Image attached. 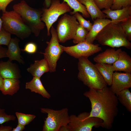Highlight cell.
I'll return each mask as SVG.
<instances>
[{
  "mask_svg": "<svg viewBox=\"0 0 131 131\" xmlns=\"http://www.w3.org/2000/svg\"><path fill=\"white\" fill-rule=\"evenodd\" d=\"M98 8L100 10L110 9L114 0H94Z\"/></svg>",
  "mask_w": 131,
  "mask_h": 131,
  "instance_id": "obj_32",
  "label": "cell"
},
{
  "mask_svg": "<svg viewBox=\"0 0 131 131\" xmlns=\"http://www.w3.org/2000/svg\"><path fill=\"white\" fill-rule=\"evenodd\" d=\"M66 2L70 7L73 9L71 11V15H73L75 13L78 12L81 13L82 16L85 18H89L90 16L87 12L85 6L78 0H63Z\"/></svg>",
  "mask_w": 131,
  "mask_h": 131,
  "instance_id": "obj_24",
  "label": "cell"
},
{
  "mask_svg": "<svg viewBox=\"0 0 131 131\" xmlns=\"http://www.w3.org/2000/svg\"><path fill=\"white\" fill-rule=\"evenodd\" d=\"M116 96L119 102L128 111L131 112V93L129 88L121 91Z\"/></svg>",
  "mask_w": 131,
  "mask_h": 131,
  "instance_id": "obj_25",
  "label": "cell"
},
{
  "mask_svg": "<svg viewBox=\"0 0 131 131\" xmlns=\"http://www.w3.org/2000/svg\"><path fill=\"white\" fill-rule=\"evenodd\" d=\"M14 0H0V10L5 12L8 5Z\"/></svg>",
  "mask_w": 131,
  "mask_h": 131,
  "instance_id": "obj_35",
  "label": "cell"
},
{
  "mask_svg": "<svg viewBox=\"0 0 131 131\" xmlns=\"http://www.w3.org/2000/svg\"><path fill=\"white\" fill-rule=\"evenodd\" d=\"M19 40L16 38H11L8 46L6 54L9 60H16L20 64H23L24 62L21 55V49L19 45Z\"/></svg>",
  "mask_w": 131,
  "mask_h": 131,
  "instance_id": "obj_18",
  "label": "cell"
},
{
  "mask_svg": "<svg viewBox=\"0 0 131 131\" xmlns=\"http://www.w3.org/2000/svg\"><path fill=\"white\" fill-rule=\"evenodd\" d=\"M0 75L3 79H19L21 77L20 70L16 65L8 60L0 62Z\"/></svg>",
  "mask_w": 131,
  "mask_h": 131,
  "instance_id": "obj_15",
  "label": "cell"
},
{
  "mask_svg": "<svg viewBox=\"0 0 131 131\" xmlns=\"http://www.w3.org/2000/svg\"><path fill=\"white\" fill-rule=\"evenodd\" d=\"M109 89L117 96L121 91L131 87V73L114 72Z\"/></svg>",
  "mask_w": 131,
  "mask_h": 131,
  "instance_id": "obj_12",
  "label": "cell"
},
{
  "mask_svg": "<svg viewBox=\"0 0 131 131\" xmlns=\"http://www.w3.org/2000/svg\"><path fill=\"white\" fill-rule=\"evenodd\" d=\"M107 85L110 86L114 71L110 64L96 63L95 64Z\"/></svg>",
  "mask_w": 131,
  "mask_h": 131,
  "instance_id": "obj_23",
  "label": "cell"
},
{
  "mask_svg": "<svg viewBox=\"0 0 131 131\" xmlns=\"http://www.w3.org/2000/svg\"><path fill=\"white\" fill-rule=\"evenodd\" d=\"M13 8L21 16L32 33L35 36H38L45 26L41 20L42 9L33 8L24 0L14 4Z\"/></svg>",
  "mask_w": 131,
  "mask_h": 131,
  "instance_id": "obj_4",
  "label": "cell"
},
{
  "mask_svg": "<svg viewBox=\"0 0 131 131\" xmlns=\"http://www.w3.org/2000/svg\"><path fill=\"white\" fill-rule=\"evenodd\" d=\"M25 128V126L18 123L16 127L13 128L12 131H22Z\"/></svg>",
  "mask_w": 131,
  "mask_h": 131,
  "instance_id": "obj_37",
  "label": "cell"
},
{
  "mask_svg": "<svg viewBox=\"0 0 131 131\" xmlns=\"http://www.w3.org/2000/svg\"><path fill=\"white\" fill-rule=\"evenodd\" d=\"M13 129L10 126H4L1 125L0 126V131H12Z\"/></svg>",
  "mask_w": 131,
  "mask_h": 131,
  "instance_id": "obj_38",
  "label": "cell"
},
{
  "mask_svg": "<svg viewBox=\"0 0 131 131\" xmlns=\"http://www.w3.org/2000/svg\"><path fill=\"white\" fill-rule=\"evenodd\" d=\"M112 22L111 20L107 19L96 18L94 20L93 24L89 31L85 41L93 43L98 33L106 25Z\"/></svg>",
  "mask_w": 131,
  "mask_h": 131,
  "instance_id": "obj_17",
  "label": "cell"
},
{
  "mask_svg": "<svg viewBox=\"0 0 131 131\" xmlns=\"http://www.w3.org/2000/svg\"><path fill=\"white\" fill-rule=\"evenodd\" d=\"M79 25L74 15L64 14L58 21L56 30L59 42L73 39Z\"/></svg>",
  "mask_w": 131,
  "mask_h": 131,
  "instance_id": "obj_10",
  "label": "cell"
},
{
  "mask_svg": "<svg viewBox=\"0 0 131 131\" xmlns=\"http://www.w3.org/2000/svg\"><path fill=\"white\" fill-rule=\"evenodd\" d=\"M42 113L47 114L44 121L43 131H58L66 128L70 122L67 108L55 110L48 108H42Z\"/></svg>",
  "mask_w": 131,
  "mask_h": 131,
  "instance_id": "obj_6",
  "label": "cell"
},
{
  "mask_svg": "<svg viewBox=\"0 0 131 131\" xmlns=\"http://www.w3.org/2000/svg\"><path fill=\"white\" fill-rule=\"evenodd\" d=\"M27 70L33 77L40 78L44 73L49 71V68L47 61L44 58L35 60Z\"/></svg>",
  "mask_w": 131,
  "mask_h": 131,
  "instance_id": "obj_19",
  "label": "cell"
},
{
  "mask_svg": "<svg viewBox=\"0 0 131 131\" xmlns=\"http://www.w3.org/2000/svg\"><path fill=\"white\" fill-rule=\"evenodd\" d=\"M3 79L0 75V90L1 91L3 87Z\"/></svg>",
  "mask_w": 131,
  "mask_h": 131,
  "instance_id": "obj_39",
  "label": "cell"
},
{
  "mask_svg": "<svg viewBox=\"0 0 131 131\" xmlns=\"http://www.w3.org/2000/svg\"><path fill=\"white\" fill-rule=\"evenodd\" d=\"M89 31L79 25L73 39V42L75 44L85 41Z\"/></svg>",
  "mask_w": 131,
  "mask_h": 131,
  "instance_id": "obj_26",
  "label": "cell"
},
{
  "mask_svg": "<svg viewBox=\"0 0 131 131\" xmlns=\"http://www.w3.org/2000/svg\"><path fill=\"white\" fill-rule=\"evenodd\" d=\"M102 11L106 17L111 19L112 23L114 24L120 23L131 18V6L115 10L105 9Z\"/></svg>",
  "mask_w": 131,
  "mask_h": 131,
  "instance_id": "obj_13",
  "label": "cell"
},
{
  "mask_svg": "<svg viewBox=\"0 0 131 131\" xmlns=\"http://www.w3.org/2000/svg\"><path fill=\"white\" fill-rule=\"evenodd\" d=\"M20 83V81L18 79H3V87L1 91L4 95L12 96L19 90Z\"/></svg>",
  "mask_w": 131,
  "mask_h": 131,
  "instance_id": "obj_22",
  "label": "cell"
},
{
  "mask_svg": "<svg viewBox=\"0 0 131 131\" xmlns=\"http://www.w3.org/2000/svg\"><path fill=\"white\" fill-rule=\"evenodd\" d=\"M2 27V21L1 18L0 16V31Z\"/></svg>",
  "mask_w": 131,
  "mask_h": 131,
  "instance_id": "obj_41",
  "label": "cell"
},
{
  "mask_svg": "<svg viewBox=\"0 0 131 131\" xmlns=\"http://www.w3.org/2000/svg\"><path fill=\"white\" fill-rule=\"evenodd\" d=\"M52 0H45V5L47 8H49L50 6Z\"/></svg>",
  "mask_w": 131,
  "mask_h": 131,
  "instance_id": "obj_40",
  "label": "cell"
},
{
  "mask_svg": "<svg viewBox=\"0 0 131 131\" xmlns=\"http://www.w3.org/2000/svg\"><path fill=\"white\" fill-rule=\"evenodd\" d=\"M120 24L129 41L131 40V18L121 22Z\"/></svg>",
  "mask_w": 131,
  "mask_h": 131,
  "instance_id": "obj_31",
  "label": "cell"
},
{
  "mask_svg": "<svg viewBox=\"0 0 131 131\" xmlns=\"http://www.w3.org/2000/svg\"></svg>",
  "mask_w": 131,
  "mask_h": 131,
  "instance_id": "obj_43",
  "label": "cell"
},
{
  "mask_svg": "<svg viewBox=\"0 0 131 131\" xmlns=\"http://www.w3.org/2000/svg\"><path fill=\"white\" fill-rule=\"evenodd\" d=\"M74 15L78 21L79 25L88 31H90L92 27V23L90 21L85 19L79 12H76Z\"/></svg>",
  "mask_w": 131,
  "mask_h": 131,
  "instance_id": "obj_28",
  "label": "cell"
},
{
  "mask_svg": "<svg viewBox=\"0 0 131 131\" xmlns=\"http://www.w3.org/2000/svg\"><path fill=\"white\" fill-rule=\"evenodd\" d=\"M42 9L41 20L46 27L48 36L50 35L51 27L59 17L72 10L66 2H61L60 0H52L49 8Z\"/></svg>",
  "mask_w": 131,
  "mask_h": 131,
  "instance_id": "obj_7",
  "label": "cell"
},
{
  "mask_svg": "<svg viewBox=\"0 0 131 131\" xmlns=\"http://www.w3.org/2000/svg\"><path fill=\"white\" fill-rule=\"evenodd\" d=\"M7 50L6 48L0 46V58L7 57Z\"/></svg>",
  "mask_w": 131,
  "mask_h": 131,
  "instance_id": "obj_36",
  "label": "cell"
},
{
  "mask_svg": "<svg viewBox=\"0 0 131 131\" xmlns=\"http://www.w3.org/2000/svg\"><path fill=\"white\" fill-rule=\"evenodd\" d=\"M1 18L2 27L11 34L23 39L28 37L32 33L21 16L14 10L3 13Z\"/></svg>",
  "mask_w": 131,
  "mask_h": 131,
  "instance_id": "obj_5",
  "label": "cell"
},
{
  "mask_svg": "<svg viewBox=\"0 0 131 131\" xmlns=\"http://www.w3.org/2000/svg\"><path fill=\"white\" fill-rule=\"evenodd\" d=\"M64 51L74 57L79 58L81 57H89L102 50L98 44H94L83 41L75 45L66 47L60 45Z\"/></svg>",
  "mask_w": 131,
  "mask_h": 131,
  "instance_id": "obj_11",
  "label": "cell"
},
{
  "mask_svg": "<svg viewBox=\"0 0 131 131\" xmlns=\"http://www.w3.org/2000/svg\"><path fill=\"white\" fill-rule=\"evenodd\" d=\"M16 117L13 115H8L4 109L0 108V124L11 121H15Z\"/></svg>",
  "mask_w": 131,
  "mask_h": 131,
  "instance_id": "obj_33",
  "label": "cell"
},
{
  "mask_svg": "<svg viewBox=\"0 0 131 131\" xmlns=\"http://www.w3.org/2000/svg\"><path fill=\"white\" fill-rule=\"evenodd\" d=\"M11 35L2 27L0 31V46L4 45L8 46L11 39Z\"/></svg>",
  "mask_w": 131,
  "mask_h": 131,
  "instance_id": "obj_30",
  "label": "cell"
},
{
  "mask_svg": "<svg viewBox=\"0 0 131 131\" xmlns=\"http://www.w3.org/2000/svg\"><path fill=\"white\" fill-rule=\"evenodd\" d=\"M131 5V0H114L110 9L112 10L120 9Z\"/></svg>",
  "mask_w": 131,
  "mask_h": 131,
  "instance_id": "obj_29",
  "label": "cell"
},
{
  "mask_svg": "<svg viewBox=\"0 0 131 131\" xmlns=\"http://www.w3.org/2000/svg\"><path fill=\"white\" fill-rule=\"evenodd\" d=\"M50 32L51 39L46 42L47 45L43 54L49 65V72H53L56 71L57 62L64 51L59 44L56 30L52 26Z\"/></svg>",
  "mask_w": 131,
  "mask_h": 131,
  "instance_id": "obj_9",
  "label": "cell"
},
{
  "mask_svg": "<svg viewBox=\"0 0 131 131\" xmlns=\"http://www.w3.org/2000/svg\"><path fill=\"white\" fill-rule=\"evenodd\" d=\"M79 1L85 6L93 20L97 18H104L106 17L105 14L98 8L94 0H80Z\"/></svg>",
  "mask_w": 131,
  "mask_h": 131,
  "instance_id": "obj_21",
  "label": "cell"
},
{
  "mask_svg": "<svg viewBox=\"0 0 131 131\" xmlns=\"http://www.w3.org/2000/svg\"><path fill=\"white\" fill-rule=\"evenodd\" d=\"M114 71H122L131 73V57L127 53L122 51L117 60L112 65Z\"/></svg>",
  "mask_w": 131,
  "mask_h": 131,
  "instance_id": "obj_16",
  "label": "cell"
},
{
  "mask_svg": "<svg viewBox=\"0 0 131 131\" xmlns=\"http://www.w3.org/2000/svg\"><path fill=\"white\" fill-rule=\"evenodd\" d=\"M78 0L79 1L80 0Z\"/></svg>",
  "mask_w": 131,
  "mask_h": 131,
  "instance_id": "obj_42",
  "label": "cell"
},
{
  "mask_svg": "<svg viewBox=\"0 0 131 131\" xmlns=\"http://www.w3.org/2000/svg\"><path fill=\"white\" fill-rule=\"evenodd\" d=\"M40 78L33 77L31 80L26 83L25 89L30 90L31 92L38 93L43 97L49 99L51 97L50 95L44 87Z\"/></svg>",
  "mask_w": 131,
  "mask_h": 131,
  "instance_id": "obj_20",
  "label": "cell"
},
{
  "mask_svg": "<svg viewBox=\"0 0 131 131\" xmlns=\"http://www.w3.org/2000/svg\"><path fill=\"white\" fill-rule=\"evenodd\" d=\"M122 51L121 49L116 50L113 48L107 49L95 57L93 60L96 63L113 64L117 60Z\"/></svg>",
  "mask_w": 131,
  "mask_h": 131,
  "instance_id": "obj_14",
  "label": "cell"
},
{
  "mask_svg": "<svg viewBox=\"0 0 131 131\" xmlns=\"http://www.w3.org/2000/svg\"><path fill=\"white\" fill-rule=\"evenodd\" d=\"M89 99L91 110L89 116L101 119V127L110 129L113 126L118 112V100L116 95L107 86L101 89L89 88L83 93Z\"/></svg>",
  "mask_w": 131,
  "mask_h": 131,
  "instance_id": "obj_1",
  "label": "cell"
},
{
  "mask_svg": "<svg viewBox=\"0 0 131 131\" xmlns=\"http://www.w3.org/2000/svg\"><path fill=\"white\" fill-rule=\"evenodd\" d=\"M78 59L77 77L79 80L89 88L101 89L107 86L95 65L88 58L81 57Z\"/></svg>",
  "mask_w": 131,
  "mask_h": 131,
  "instance_id": "obj_3",
  "label": "cell"
},
{
  "mask_svg": "<svg viewBox=\"0 0 131 131\" xmlns=\"http://www.w3.org/2000/svg\"><path fill=\"white\" fill-rule=\"evenodd\" d=\"M90 112H84L77 116L72 115L69 116L70 122L67 127L68 131H91L93 127H101L102 120L94 117H88Z\"/></svg>",
  "mask_w": 131,
  "mask_h": 131,
  "instance_id": "obj_8",
  "label": "cell"
},
{
  "mask_svg": "<svg viewBox=\"0 0 131 131\" xmlns=\"http://www.w3.org/2000/svg\"><path fill=\"white\" fill-rule=\"evenodd\" d=\"M15 114L18 120V123L25 126L29 124L36 117L34 115L17 112L15 113Z\"/></svg>",
  "mask_w": 131,
  "mask_h": 131,
  "instance_id": "obj_27",
  "label": "cell"
},
{
  "mask_svg": "<svg viewBox=\"0 0 131 131\" xmlns=\"http://www.w3.org/2000/svg\"><path fill=\"white\" fill-rule=\"evenodd\" d=\"M95 40L102 45L112 48L123 47L129 49H131V43L120 23H111L106 25L97 36Z\"/></svg>",
  "mask_w": 131,
  "mask_h": 131,
  "instance_id": "obj_2",
  "label": "cell"
},
{
  "mask_svg": "<svg viewBox=\"0 0 131 131\" xmlns=\"http://www.w3.org/2000/svg\"><path fill=\"white\" fill-rule=\"evenodd\" d=\"M37 50L36 44L33 42H30L26 44L24 49L22 50L28 54H32L35 53Z\"/></svg>",
  "mask_w": 131,
  "mask_h": 131,
  "instance_id": "obj_34",
  "label": "cell"
}]
</instances>
